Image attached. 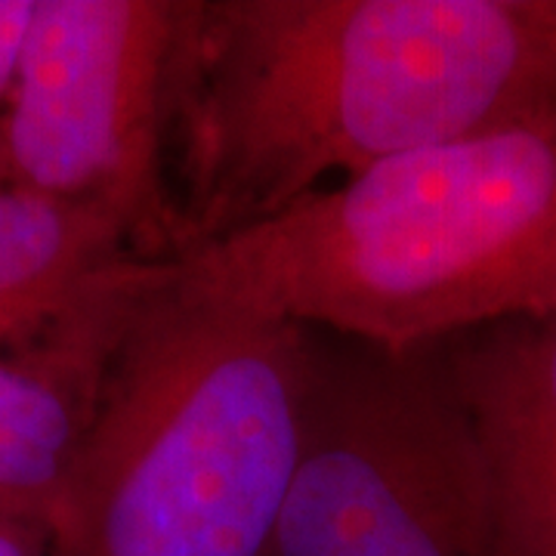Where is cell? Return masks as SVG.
<instances>
[{"label": "cell", "instance_id": "obj_10", "mask_svg": "<svg viewBox=\"0 0 556 556\" xmlns=\"http://www.w3.org/2000/svg\"><path fill=\"white\" fill-rule=\"evenodd\" d=\"M0 556H38L25 538L10 535V532H0Z\"/></svg>", "mask_w": 556, "mask_h": 556}, {"label": "cell", "instance_id": "obj_7", "mask_svg": "<svg viewBox=\"0 0 556 556\" xmlns=\"http://www.w3.org/2000/svg\"><path fill=\"white\" fill-rule=\"evenodd\" d=\"M121 313L112 269L47 338L0 356V532L50 535Z\"/></svg>", "mask_w": 556, "mask_h": 556}, {"label": "cell", "instance_id": "obj_9", "mask_svg": "<svg viewBox=\"0 0 556 556\" xmlns=\"http://www.w3.org/2000/svg\"><path fill=\"white\" fill-rule=\"evenodd\" d=\"M31 3L35 0H0V105L7 100L13 75H16L25 25H28V16H31Z\"/></svg>", "mask_w": 556, "mask_h": 556}, {"label": "cell", "instance_id": "obj_4", "mask_svg": "<svg viewBox=\"0 0 556 556\" xmlns=\"http://www.w3.org/2000/svg\"><path fill=\"white\" fill-rule=\"evenodd\" d=\"M276 556H501L489 479L445 365L316 353Z\"/></svg>", "mask_w": 556, "mask_h": 556}, {"label": "cell", "instance_id": "obj_8", "mask_svg": "<svg viewBox=\"0 0 556 556\" xmlns=\"http://www.w3.org/2000/svg\"><path fill=\"white\" fill-rule=\"evenodd\" d=\"M130 257L142 251L118 214L0 189V356L47 338Z\"/></svg>", "mask_w": 556, "mask_h": 556}, {"label": "cell", "instance_id": "obj_5", "mask_svg": "<svg viewBox=\"0 0 556 556\" xmlns=\"http://www.w3.org/2000/svg\"><path fill=\"white\" fill-rule=\"evenodd\" d=\"M189 0H35L0 105V189L105 207L170 257L174 78Z\"/></svg>", "mask_w": 556, "mask_h": 556}, {"label": "cell", "instance_id": "obj_2", "mask_svg": "<svg viewBox=\"0 0 556 556\" xmlns=\"http://www.w3.org/2000/svg\"><path fill=\"white\" fill-rule=\"evenodd\" d=\"M186 303L325 325L368 350L556 309V112L387 159L229 236L146 260Z\"/></svg>", "mask_w": 556, "mask_h": 556}, {"label": "cell", "instance_id": "obj_6", "mask_svg": "<svg viewBox=\"0 0 556 556\" xmlns=\"http://www.w3.org/2000/svg\"><path fill=\"white\" fill-rule=\"evenodd\" d=\"M473 427L501 556H556V309L482 328L445 362Z\"/></svg>", "mask_w": 556, "mask_h": 556}, {"label": "cell", "instance_id": "obj_1", "mask_svg": "<svg viewBox=\"0 0 556 556\" xmlns=\"http://www.w3.org/2000/svg\"><path fill=\"white\" fill-rule=\"evenodd\" d=\"M556 112V0H189L174 254L328 177Z\"/></svg>", "mask_w": 556, "mask_h": 556}, {"label": "cell", "instance_id": "obj_3", "mask_svg": "<svg viewBox=\"0 0 556 556\" xmlns=\"http://www.w3.org/2000/svg\"><path fill=\"white\" fill-rule=\"evenodd\" d=\"M313 362L306 328L170 298L130 260L53 556H266Z\"/></svg>", "mask_w": 556, "mask_h": 556}]
</instances>
